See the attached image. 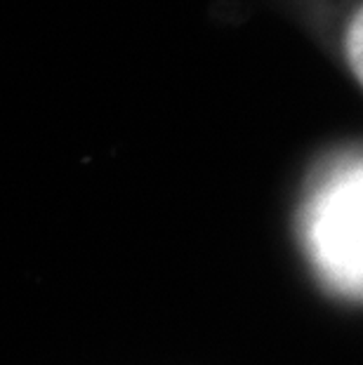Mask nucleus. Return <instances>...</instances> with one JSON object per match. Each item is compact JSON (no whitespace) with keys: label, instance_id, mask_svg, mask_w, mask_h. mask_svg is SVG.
Returning <instances> with one entry per match:
<instances>
[{"label":"nucleus","instance_id":"1","mask_svg":"<svg viewBox=\"0 0 363 365\" xmlns=\"http://www.w3.org/2000/svg\"><path fill=\"white\" fill-rule=\"evenodd\" d=\"M342 54L352 78L363 90V3L349 14L342 34Z\"/></svg>","mask_w":363,"mask_h":365}]
</instances>
